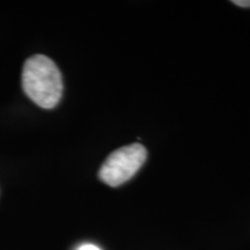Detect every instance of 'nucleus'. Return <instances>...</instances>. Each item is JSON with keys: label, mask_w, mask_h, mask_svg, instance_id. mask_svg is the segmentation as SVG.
Listing matches in <instances>:
<instances>
[{"label": "nucleus", "mask_w": 250, "mask_h": 250, "mask_svg": "<svg viewBox=\"0 0 250 250\" xmlns=\"http://www.w3.org/2000/svg\"><path fill=\"white\" fill-rule=\"evenodd\" d=\"M24 93L41 108L52 109L62 95V77L61 71L49 57L35 55L28 58L22 70Z\"/></svg>", "instance_id": "obj_1"}, {"label": "nucleus", "mask_w": 250, "mask_h": 250, "mask_svg": "<svg viewBox=\"0 0 250 250\" xmlns=\"http://www.w3.org/2000/svg\"><path fill=\"white\" fill-rule=\"evenodd\" d=\"M147 151L142 144L134 143L111 152L99 171V177L109 187H120L127 182L143 167Z\"/></svg>", "instance_id": "obj_2"}, {"label": "nucleus", "mask_w": 250, "mask_h": 250, "mask_svg": "<svg viewBox=\"0 0 250 250\" xmlns=\"http://www.w3.org/2000/svg\"><path fill=\"white\" fill-rule=\"evenodd\" d=\"M77 250H101L98 246L90 245V243H85V245H81Z\"/></svg>", "instance_id": "obj_3"}, {"label": "nucleus", "mask_w": 250, "mask_h": 250, "mask_svg": "<svg viewBox=\"0 0 250 250\" xmlns=\"http://www.w3.org/2000/svg\"><path fill=\"white\" fill-rule=\"evenodd\" d=\"M232 2L240 7H250V0H234Z\"/></svg>", "instance_id": "obj_4"}]
</instances>
